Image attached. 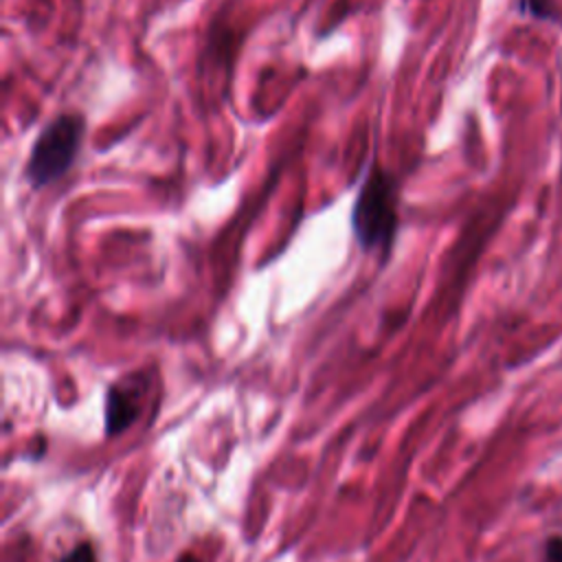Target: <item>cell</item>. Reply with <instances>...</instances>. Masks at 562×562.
<instances>
[{
  "label": "cell",
  "instance_id": "1",
  "mask_svg": "<svg viewBox=\"0 0 562 562\" xmlns=\"http://www.w3.org/2000/svg\"><path fill=\"white\" fill-rule=\"evenodd\" d=\"M351 226L364 252L389 257L397 231V184L389 171L371 167L358 191Z\"/></svg>",
  "mask_w": 562,
  "mask_h": 562
},
{
  "label": "cell",
  "instance_id": "2",
  "mask_svg": "<svg viewBox=\"0 0 562 562\" xmlns=\"http://www.w3.org/2000/svg\"><path fill=\"white\" fill-rule=\"evenodd\" d=\"M86 136V119L81 114H59L46 123L35 138L24 176L33 189H44L68 173Z\"/></svg>",
  "mask_w": 562,
  "mask_h": 562
},
{
  "label": "cell",
  "instance_id": "3",
  "mask_svg": "<svg viewBox=\"0 0 562 562\" xmlns=\"http://www.w3.org/2000/svg\"><path fill=\"white\" fill-rule=\"evenodd\" d=\"M147 375L143 371H134L116 380L105 395V432L108 437H116L127 430L143 406L147 393Z\"/></svg>",
  "mask_w": 562,
  "mask_h": 562
},
{
  "label": "cell",
  "instance_id": "4",
  "mask_svg": "<svg viewBox=\"0 0 562 562\" xmlns=\"http://www.w3.org/2000/svg\"><path fill=\"white\" fill-rule=\"evenodd\" d=\"M59 562H99V558L90 542H81L75 549H70Z\"/></svg>",
  "mask_w": 562,
  "mask_h": 562
},
{
  "label": "cell",
  "instance_id": "5",
  "mask_svg": "<svg viewBox=\"0 0 562 562\" xmlns=\"http://www.w3.org/2000/svg\"><path fill=\"white\" fill-rule=\"evenodd\" d=\"M542 562H562V536L547 538L542 547Z\"/></svg>",
  "mask_w": 562,
  "mask_h": 562
},
{
  "label": "cell",
  "instance_id": "6",
  "mask_svg": "<svg viewBox=\"0 0 562 562\" xmlns=\"http://www.w3.org/2000/svg\"><path fill=\"white\" fill-rule=\"evenodd\" d=\"M178 562H202V560H200V558H195L193 553H184V555H180V558H178Z\"/></svg>",
  "mask_w": 562,
  "mask_h": 562
}]
</instances>
